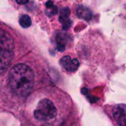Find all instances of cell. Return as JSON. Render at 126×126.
Wrapping results in <instances>:
<instances>
[{
    "label": "cell",
    "instance_id": "cell-8",
    "mask_svg": "<svg viewBox=\"0 0 126 126\" xmlns=\"http://www.w3.org/2000/svg\"><path fill=\"white\" fill-rule=\"evenodd\" d=\"M77 15L80 19H82L86 21H90L93 18V13L92 11L88 8L87 7L80 5L77 8Z\"/></svg>",
    "mask_w": 126,
    "mask_h": 126
},
{
    "label": "cell",
    "instance_id": "cell-11",
    "mask_svg": "<svg viewBox=\"0 0 126 126\" xmlns=\"http://www.w3.org/2000/svg\"><path fill=\"white\" fill-rule=\"evenodd\" d=\"M19 24L24 28H29L31 25V17L28 15H26V14L20 17V19H19Z\"/></svg>",
    "mask_w": 126,
    "mask_h": 126
},
{
    "label": "cell",
    "instance_id": "cell-2",
    "mask_svg": "<svg viewBox=\"0 0 126 126\" xmlns=\"http://www.w3.org/2000/svg\"><path fill=\"white\" fill-rule=\"evenodd\" d=\"M57 109L47 99L40 100L34 110V116L39 121H49L56 116Z\"/></svg>",
    "mask_w": 126,
    "mask_h": 126
},
{
    "label": "cell",
    "instance_id": "cell-3",
    "mask_svg": "<svg viewBox=\"0 0 126 126\" xmlns=\"http://www.w3.org/2000/svg\"><path fill=\"white\" fill-rule=\"evenodd\" d=\"M14 39L11 34L0 29V56L14 53Z\"/></svg>",
    "mask_w": 126,
    "mask_h": 126
},
{
    "label": "cell",
    "instance_id": "cell-4",
    "mask_svg": "<svg viewBox=\"0 0 126 126\" xmlns=\"http://www.w3.org/2000/svg\"><path fill=\"white\" fill-rule=\"evenodd\" d=\"M113 116L116 122L120 126H126V105L119 104L113 109Z\"/></svg>",
    "mask_w": 126,
    "mask_h": 126
},
{
    "label": "cell",
    "instance_id": "cell-7",
    "mask_svg": "<svg viewBox=\"0 0 126 126\" xmlns=\"http://www.w3.org/2000/svg\"><path fill=\"white\" fill-rule=\"evenodd\" d=\"M13 54L14 53L0 56V74H4L10 66L13 59Z\"/></svg>",
    "mask_w": 126,
    "mask_h": 126
},
{
    "label": "cell",
    "instance_id": "cell-10",
    "mask_svg": "<svg viewBox=\"0 0 126 126\" xmlns=\"http://www.w3.org/2000/svg\"><path fill=\"white\" fill-rule=\"evenodd\" d=\"M65 35L59 33L56 36V42H57V49L60 51L65 50V42H66V39H65Z\"/></svg>",
    "mask_w": 126,
    "mask_h": 126
},
{
    "label": "cell",
    "instance_id": "cell-9",
    "mask_svg": "<svg viewBox=\"0 0 126 126\" xmlns=\"http://www.w3.org/2000/svg\"><path fill=\"white\" fill-rule=\"evenodd\" d=\"M58 12V8L53 5L51 1H48L46 3V14L47 16L51 17L53 15L56 14Z\"/></svg>",
    "mask_w": 126,
    "mask_h": 126
},
{
    "label": "cell",
    "instance_id": "cell-1",
    "mask_svg": "<svg viewBox=\"0 0 126 126\" xmlns=\"http://www.w3.org/2000/svg\"><path fill=\"white\" fill-rule=\"evenodd\" d=\"M34 76L33 71L28 65H15L9 73L8 84L12 92L18 96H27L33 89Z\"/></svg>",
    "mask_w": 126,
    "mask_h": 126
},
{
    "label": "cell",
    "instance_id": "cell-6",
    "mask_svg": "<svg viewBox=\"0 0 126 126\" xmlns=\"http://www.w3.org/2000/svg\"><path fill=\"white\" fill-rule=\"evenodd\" d=\"M71 11L68 8H64L60 11L59 22L62 24L63 29L67 30L71 26V22L69 19Z\"/></svg>",
    "mask_w": 126,
    "mask_h": 126
},
{
    "label": "cell",
    "instance_id": "cell-5",
    "mask_svg": "<svg viewBox=\"0 0 126 126\" xmlns=\"http://www.w3.org/2000/svg\"><path fill=\"white\" fill-rule=\"evenodd\" d=\"M60 64L66 71L74 72L79 68V62L77 59H71L69 56H65L60 59Z\"/></svg>",
    "mask_w": 126,
    "mask_h": 126
},
{
    "label": "cell",
    "instance_id": "cell-12",
    "mask_svg": "<svg viewBox=\"0 0 126 126\" xmlns=\"http://www.w3.org/2000/svg\"><path fill=\"white\" fill-rule=\"evenodd\" d=\"M16 1L19 5H24L25 3H27L29 1V0H16Z\"/></svg>",
    "mask_w": 126,
    "mask_h": 126
}]
</instances>
